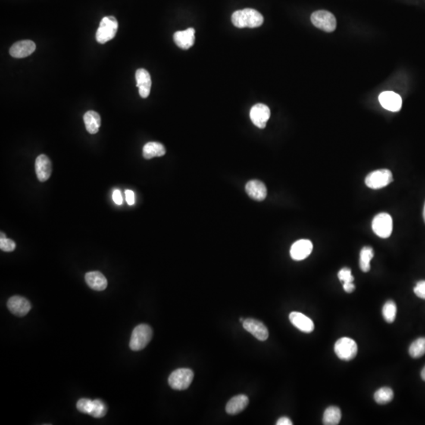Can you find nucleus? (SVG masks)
Instances as JSON below:
<instances>
[{
    "label": "nucleus",
    "mask_w": 425,
    "mask_h": 425,
    "mask_svg": "<svg viewBox=\"0 0 425 425\" xmlns=\"http://www.w3.org/2000/svg\"><path fill=\"white\" fill-rule=\"evenodd\" d=\"M232 24L236 27L257 28L261 26L264 22V17L258 10L251 8L236 10L232 15Z\"/></svg>",
    "instance_id": "obj_1"
},
{
    "label": "nucleus",
    "mask_w": 425,
    "mask_h": 425,
    "mask_svg": "<svg viewBox=\"0 0 425 425\" xmlns=\"http://www.w3.org/2000/svg\"><path fill=\"white\" fill-rule=\"evenodd\" d=\"M153 331L148 325L142 323L134 329L131 335L129 347L134 351H139L146 348L152 338Z\"/></svg>",
    "instance_id": "obj_2"
},
{
    "label": "nucleus",
    "mask_w": 425,
    "mask_h": 425,
    "mask_svg": "<svg viewBox=\"0 0 425 425\" xmlns=\"http://www.w3.org/2000/svg\"><path fill=\"white\" fill-rule=\"evenodd\" d=\"M118 29V23L114 16H107L104 17L100 22L99 27L97 29V42L99 44H106L115 37Z\"/></svg>",
    "instance_id": "obj_3"
},
{
    "label": "nucleus",
    "mask_w": 425,
    "mask_h": 425,
    "mask_svg": "<svg viewBox=\"0 0 425 425\" xmlns=\"http://www.w3.org/2000/svg\"><path fill=\"white\" fill-rule=\"evenodd\" d=\"M194 373L189 369H179L175 370L169 377V384L176 391L188 389L193 380Z\"/></svg>",
    "instance_id": "obj_4"
},
{
    "label": "nucleus",
    "mask_w": 425,
    "mask_h": 425,
    "mask_svg": "<svg viewBox=\"0 0 425 425\" xmlns=\"http://www.w3.org/2000/svg\"><path fill=\"white\" fill-rule=\"evenodd\" d=\"M372 228L376 236L387 239L391 236L393 230L392 217L387 213H380L373 218Z\"/></svg>",
    "instance_id": "obj_5"
},
{
    "label": "nucleus",
    "mask_w": 425,
    "mask_h": 425,
    "mask_svg": "<svg viewBox=\"0 0 425 425\" xmlns=\"http://www.w3.org/2000/svg\"><path fill=\"white\" fill-rule=\"evenodd\" d=\"M335 353L339 359L351 361L357 355V345L354 339L343 337L338 339L335 344Z\"/></svg>",
    "instance_id": "obj_6"
},
{
    "label": "nucleus",
    "mask_w": 425,
    "mask_h": 425,
    "mask_svg": "<svg viewBox=\"0 0 425 425\" xmlns=\"http://www.w3.org/2000/svg\"><path fill=\"white\" fill-rule=\"evenodd\" d=\"M393 181V175L387 169L376 170L368 175L366 178V185L372 189H380Z\"/></svg>",
    "instance_id": "obj_7"
},
{
    "label": "nucleus",
    "mask_w": 425,
    "mask_h": 425,
    "mask_svg": "<svg viewBox=\"0 0 425 425\" xmlns=\"http://www.w3.org/2000/svg\"><path fill=\"white\" fill-rule=\"evenodd\" d=\"M311 22L314 26L325 31L332 32L336 28V19L332 13L327 10H317L311 15Z\"/></svg>",
    "instance_id": "obj_8"
},
{
    "label": "nucleus",
    "mask_w": 425,
    "mask_h": 425,
    "mask_svg": "<svg viewBox=\"0 0 425 425\" xmlns=\"http://www.w3.org/2000/svg\"><path fill=\"white\" fill-rule=\"evenodd\" d=\"M250 117L254 126L259 129H264L270 117V108L265 104H255L250 111Z\"/></svg>",
    "instance_id": "obj_9"
},
{
    "label": "nucleus",
    "mask_w": 425,
    "mask_h": 425,
    "mask_svg": "<svg viewBox=\"0 0 425 425\" xmlns=\"http://www.w3.org/2000/svg\"><path fill=\"white\" fill-rule=\"evenodd\" d=\"M245 330L254 335L259 341H266L269 338V331L262 322L255 319L248 318L242 322Z\"/></svg>",
    "instance_id": "obj_10"
},
{
    "label": "nucleus",
    "mask_w": 425,
    "mask_h": 425,
    "mask_svg": "<svg viewBox=\"0 0 425 425\" xmlns=\"http://www.w3.org/2000/svg\"><path fill=\"white\" fill-rule=\"evenodd\" d=\"M7 307L13 314L17 317H24L31 310L30 302L24 297L15 295L11 297L7 302Z\"/></svg>",
    "instance_id": "obj_11"
},
{
    "label": "nucleus",
    "mask_w": 425,
    "mask_h": 425,
    "mask_svg": "<svg viewBox=\"0 0 425 425\" xmlns=\"http://www.w3.org/2000/svg\"><path fill=\"white\" fill-rule=\"evenodd\" d=\"M313 251V244L308 239H300L296 241L291 248L290 254L292 259L295 261H301L311 254Z\"/></svg>",
    "instance_id": "obj_12"
},
{
    "label": "nucleus",
    "mask_w": 425,
    "mask_h": 425,
    "mask_svg": "<svg viewBox=\"0 0 425 425\" xmlns=\"http://www.w3.org/2000/svg\"><path fill=\"white\" fill-rule=\"evenodd\" d=\"M382 107L391 112H398L402 106V99L398 94L394 92H383L379 96Z\"/></svg>",
    "instance_id": "obj_13"
},
{
    "label": "nucleus",
    "mask_w": 425,
    "mask_h": 425,
    "mask_svg": "<svg viewBox=\"0 0 425 425\" xmlns=\"http://www.w3.org/2000/svg\"><path fill=\"white\" fill-rule=\"evenodd\" d=\"M36 176L41 182H45L49 179L52 172L51 160L45 154L38 156L35 163Z\"/></svg>",
    "instance_id": "obj_14"
},
{
    "label": "nucleus",
    "mask_w": 425,
    "mask_h": 425,
    "mask_svg": "<svg viewBox=\"0 0 425 425\" xmlns=\"http://www.w3.org/2000/svg\"><path fill=\"white\" fill-rule=\"evenodd\" d=\"M36 51V44L33 41H18L15 43L10 49V55L16 58H23L31 55Z\"/></svg>",
    "instance_id": "obj_15"
},
{
    "label": "nucleus",
    "mask_w": 425,
    "mask_h": 425,
    "mask_svg": "<svg viewBox=\"0 0 425 425\" xmlns=\"http://www.w3.org/2000/svg\"><path fill=\"white\" fill-rule=\"evenodd\" d=\"M289 319L292 325L301 332L310 333L314 330V323L313 320L299 312L291 313Z\"/></svg>",
    "instance_id": "obj_16"
},
{
    "label": "nucleus",
    "mask_w": 425,
    "mask_h": 425,
    "mask_svg": "<svg viewBox=\"0 0 425 425\" xmlns=\"http://www.w3.org/2000/svg\"><path fill=\"white\" fill-rule=\"evenodd\" d=\"M195 29L189 28L184 31H178L173 35V39L176 46L184 50L189 49L195 44Z\"/></svg>",
    "instance_id": "obj_17"
},
{
    "label": "nucleus",
    "mask_w": 425,
    "mask_h": 425,
    "mask_svg": "<svg viewBox=\"0 0 425 425\" xmlns=\"http://www.w3.org/2000/svg\"><path fill=\"white\" fill-rule=\"evenodd\" d=\"M136 80L139 88V95L144 98H148L151 92V75L146 70L139 69L136 72Z\"/></svg>",
    "instance_id": "obj_18"
},
{
    "label": "nucleus",
    "mask_w": 425,
    "mask_h": 425,
    "mask_svg": "<svg viewBox=\"0 0 425 425\" xmlns=\"http://www.w3.org/2000/svg\"><path fill=\"white\" fill-rule=\"evenodd\" d=\"M246 192L248 195L256 201H263L267 196V188L259 180H251L246 185Z\"/></svg>",
    "instance_id": "obj_19"
},
{
    "label": "nucleus",
    "mask_w": 425,
    "mask_h": 425,
    "mask_svg": "<svg viewBox=\"0 0 425 425\" xmlns=\"http://www.w3.org/2000/svg\"><path fill=\"white\" fill-rule=\"evenodd\" d=\"M249 404V398L246 395H240L233 397L228 401L226 413L229 415H236L245 410Z\"/></svg>",
    "instance_id": "obj_20"
},
{
    "label": "nucleus",
    "mask_w": 425,
    "mask_h": 425,
    "mask_svg": "<svg viewBox=\"0 0 425 425\" xmlns=\"http://www.w3.org/2000/svg\"><path fill=\"white\" fill-rule=\"evenodd\" d=\"M85 280L88 286L95 291H104L107 287V279L103 273L98 271L89 272L85 274Z\"/></svg>",
    "instance_id": "obj_21"
},
{
    "label": "nucleus",
    "mask_w": 425,
    "mask_h": 425,
    "mask_svg": "<svg viewBox=\"0 0 425 425\" xmlns=\"http://www.w3.org/2000/svg\"><path fill=\"white\" fill-rule=\"evenodd\" d=\"M84 122L87 131L90 134H96L101 126V117L97 112L89 110L84 115Z\"/></svg>",
    "instance_id": "obj_22"
},
{
    "label": "nucleus",
    "mask_w": 425,
    "mask_h": 425,
    "mask_svg": "<svg viewBox=\"0 0 425 425\" xmlns=\"http://www.w3.org/2000/svg\"><path fill=\"white\" fill-rule=\"evenodd\" d=\"M166 152L165 147L158 142L148 143L143 148V156L146 159H151L154 157H161L165 155Z\"/></svg>",
    "instance_id": "obj_23"
},
{
    "label": "nucleus",
    "mask_w": 425,
    "mask_h": 425,
    "mask_svg": "<svg viewBox=\"0 0 425 425\" xmlns=\"http://www.w3.org/2000/svg\"><path fill=\"white\" fill-rule=\"evenodd\" d=\"M341 420L340 409L336 407H330L323 413V423L326 425L339 424Z\"/></svg>",
    "instance_id": "obj_24"
},
{
    "label": "nucleus",
    "mask_w": 425,
    "mask_h": 425,
    "mask_svg": "<svg viewBox=\"0 0 425 425\" xmlns=\"http://www.w3.org/2000/svg\"><path fill=\"white\" fill-rule=\"evenodd\" d=\"M374 256V251L370 247H365L360 253V268L362 272L367 273L370 270V261Z\"/></svg>",
    "instance_id": "obj_25"
},
{
    "label": "nucleus",
    "mask_w": 425,
    "mask_h": 425,
    "mask_svg": "<svg viewBox=\"0 0 425 425\" xmlns=\"http://www.w3.org/2000/svg\"><path fill=\"white\" fill-rule=\"evenodd\" d=\"M394 398V392L390 388H380L375 392V401L379 404L389 403Z\"/></svg>",
    "instance_id": "obj_26"
},
{
    "label": "nucleus",
    "mask_w": 425,
    "mask_h": 425,
    "mask_svg": "<svg viewBox=\"0 0 425 425\" xmlns=\"http://www.w3.org/2000/svg\"><path fill=\"white\" fill-rule=\"evenodd\" d=\"M410 356L413 358H419L425 354V338H419L410 345L409 350Z\"/></svg>",
    "instance_id": "obj_27"
},
{
    "label": "nucleus",
    "mask_w": 425,
    "mask_h": 425,
    "mask_svg": "<svg viewBox=\"0 0 425 425\" xmlns=\"http://www.w3.org/2000/svg\"><path fill=\"white\" fill-rule=\"evenodd\" d=\"M382 313H383V318L388 323H392L395 321L397 314L396 304L391 300L387 301L383 307Z\"/></svg>",
    "instance_id": "obj_28"
},
{
    "label": "nucleus",
    "mask_w": 425,
    "mask_h": 425,
    "mask_svg": "<svg viewBox=\"0 0 425 425\" xmlns=\"http://www.w3.org/2000/svg\"><path fill=\"white\" fill-rule=\"evenodd\" d=\"M107 413V407L101 400L95 399L93 401V407L90 415L95 418H102Z\"/></svg>",
    "instance_id": "obj_29"
},
{
    "label": "nucleus",
    "mask_w": 425,
    "mask_h": 425,
    "mask_svg": "<svg viewBox=\"0 0 425 425\" xmlns=\"http://www.w3.org/2000/svg\"><path fill=\"white\" fill-rule=\"evenodd\" d=\"M92 407H93V401L88 398H82L76 403V408L79 411L89 414V415L92 412Z\"/></svg>",
    "instance_id": "obj_30"
},
{
    "label": "nucleus",
    "mask_w": 425,
    "mask_h": 425,
    "mask_svg": "<svg viewBox=\"0 0 425 425\" xmlns=\"http://www.w3.org/2000/svg\"><path fill=\"white\" fill-rule=\"evenodd\" d=\"M339 280L343 284L353 283L354 280V276L351 274V270L349 268H343L338 273Z\"/></svg>",
    "instance_id": "obj_31"
},
{
    "label": "nucleus",
    "mask_w": 425,
    "mask_h": 425,
    "mask_svg": "<svg viewBox=\"0 0 425 425\" xmlns=\"http://www.w3.org/2000/svg\"><path fill=\"white\" fill-rule=\"evenodd\" d=\"M0 248L5 252H12L15 250L16 244L10 239H0Z\"/></svg>",
    "instance_id": "obj_32"
},
{
    "label": "nucleus",
    "mask_w": 425,
    "mask_h": 425,
    "mask_svg": "<svg viewBox=\"0 0 425 425\" xmlns=\"http://www.w3.org/2000/svg\"><path fill=\"white\" fill-rule=\"evenodd\" d=\"M413 292L419 298L425 299V280L419 281L413 289Z\"/></svg>",
    "instance_id": "obj_33"
},
{
    "label": "nucleus",
    "mask_w": 425,
    "mask_h": 425,
    "mask_svg": "<svg viewBox=\"0 0 425 425\" xmlns=\"http://www.w3.org/2000/svg\"><path fill=\"white\" fill-rule=\"evenodd\" d=\"M126 198L127 204L129 206H133L135 204V202H136V200H135V193L132 192V190H126Z\"/></svg>",
    "instance_id": "obj_34"
},
{
    "label": "nucleus",
    "mask_w": 425,
    "mask_h": 425,
    "mask_svg": "<svg viewBox=\"0 0 425 425\" xmlns=\"http://www.w3.org/2000/svg\"><path fill=\"white\" fill-rule=\"evenodd\" d=\"M112 197H113L114 202L117 205H122V204H123V198H122V193H120L119 190L116 189L115 191L113 192V195H112Z\"/></svg>",
    "instance_id": "obj_35"
},
{
    "label": "nucleus",
    "mask_w": 425,
    "mask_h": 425,
    "mask_svg": "<svg viewBox=\"0 0 425 425\" xmlns=\"http://www.w3.org/2000/svg\"><path fill=\"white\" fill-rule=\"evenodd\" d=\"M276 425H292V420H290L288 417H282L277 420L276 423Z\"/></svg>",
    "instance_id": "obj_36"
},
{
    "label": "nucleus",
    "mask_w": 425,
    "mask_h": 425,
    "mask_svg": "<svg viewBox=\"0 0 425 425\" xmlns=\"http://www.w3.org/2000/svg\"><path fill=\"white\" fill-rule=\"evenodd\" d=\"M343 289L348 293H352L355 290V285L353 283L343 284Z\"/></svg>",
    "instance_id": "obj_37"
},
{
    "label": "nucleus",
    "mask_w": 425,
    "mask_h": 425,
    "mask_svg": "<svg viewBox=\"0 0 425 425\" xmlns=\"http://www.w3.org/2000/svg\"><path fill=\"white\" fill-rule=\"evenodd\" d=\"M421 378H422V379H423V380H424V381H425V366H424V368H423V370H422V371H421Z\"/></svg>",
    "instance_id": "obj_38"
},
{
    "label": "nucleus",
    "mask_w": 425,
    "mask_h": 425,
    "mask_svg": "<svg viewBox=\"0 0 425 425\" xmlns=\"http://www.w3.org/2000/svg\"><path fill=\"white\" fill-rule=\"evenodd\" d=\"M5 238H7L6 237L5 234H4L3 233V232H1V238H0V239H5Z\"/></svg>",
    "instance_id": "obj_39"
},
{
    "label": "nucleus",
    "mask_w": 425,
    "mask_h": 425,
    "mask_svg": "<svg viewBox=\"0 0 425 425\" xmlns=\"http://www.w3.org/2000/svg\"><path fill=\"white\" fill-rule=\"evenodd\" d=\"M423 220H424V222H425V204H424V207H423Z\"/></svg>",
    "instance_id": "obj_40"
},
{
    "label": "nucleus",
    "mask_w": 425,
    "mask_h": 425,
    "mask_svg": "<svg viewBox=\"0 0 425 425\" xmlns=\"http://www.w3.org/2000/svg\"><path fill=\"white\" fill-rule=\"evenodd\" d=\"M239 320H240V322H242H242L244 321V318H242V317H240V319H239Z\"/></svg>",
    "instance_id": "obj_41"
}]
</instances>
